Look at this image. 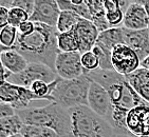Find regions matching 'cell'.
I'll return each mask as SVG.
<instances>
[{
    "mask_svg": "<svg viewBox=\"0 0 149 137\" xmlns=\"http://www.w3.org/2000/svg\"><path fill=\"white\" fill-rule=\"evenodd\" d=\"M60 12L56 0H35L34 11L30 16V20L56 28Z\"/></svg>",
    "mask_w": 149,
    "mask_h": 137,
    "instance_id": "cell-11",
    "label": "cell"
},
{
    "mask_svg": "<svg viewBox=\"0 0 149 137\" xmlns=\"http://www.w3.org/2000/svg\"><path fill=\"white\" fill-rule=\"evenodd\" d=\"M0 59L2 68L9 70L12 74H19L23 72L29 66V61L15 50H6L1 52Z\"/></svg>",
    "mask_w": 149,
    "mask_h": 137,
    "instance_id": "cell-17",
    "label": "cell"
},
{
    "mask_svg": "<svg viewBox=\"0 0 149 137\" xmlns=\"http://www.w3.org/2000/svg\"><path fill=\"white\" fill-rule=\"evenodd\" d=\"M30 20V15L26 11L19 8H12L9 10V24L15 28Z\"/></svg>",
    "mask_w": 149,
    "mask_h": 137,
    "instance_id": "cell-28",
    "label": "cell"
},
{
    "mask_svg": "<svg viewBox=\"0 0 149 137\" xmlns=\"http://www.w3.org/2000/svg\"><path fill=\"white\" fill-rule=\"evenodd\" d=\"M88 107L95 114L109 122L112 113V103L109 93L105 88L92 80L88 94Z\"/></svg>",
    "mask_w": 149,
    "mask_h": 137,
    "instance_id": "cell-10",
    "label": "cell"
},
{
    "mask_svg": "<svg viewBox=\"0 0 149 137\" xmlns=\"http://www.w3.org/2000/svg\"><path fill=\"white\" fill-rule=\"evenodd\" d=\"M92 52L96 55V57L100 60V70H106V71H112L113 70V66H112L111 63V52L97 46V44H95L93 46Z\"/></svg>",
    "mask_w": 149,
    "mask_h": 137,
    "instance_id": "cell-26",
    "label": "cell"
},
{
    "mask_svg": "<svg viewBox=\"0 0 149 137\" xmlns=\"http://www.w3.org/2000/svg\"><path fill=\"white\" fill-rule=\"evenodd\" d=\"M141 137H149V136H141Z\"/></svg>",
    "mask_w": 149,
    "mask_h": 137,
    "instance_id": "cell-37",
    "label": "cell"
},
{
    "mask_svg": "<svg viewBox=\"0 0 149 137\" xmlns=\"http://www.w3.org/2000/svg\"><path fill=\"white\" fill-rule=\"evenodd\" d=\"M57 35L56 28L36 23L35 31L31 35H18L17 41L12 50L19 52L29 63H43L55 71V60L59 53Z\"/></svg>",
    "mask_w": 149,
    "mask_h": 137,
    "instance_id": "cell-2",
    "label": "cell"
},
{
    "mask_svg": "<svg viewBox=\"0 0 149 137\" xmlns=\"http://www.w3.org/2000/svg\"><path fill=\"white\" fill-rule=\"evenodd\" d=\"M80 19L81 17L73 12L61 11L56 24V30L58 33H68L73 31Z\"/></svg>",
    "mask_w": 149,
    "mask_h": 137,
    "instance_id": "cell-22",
    "label": "cell"
},
{
    "mask_svg": "<svg viewBox=\"0 0 149 137\" xmlns=\"http://www.w3.org/2000/svg\"><path fill=\"white\" fill-rule=\"evenodd\" d=\"M124 44H126L144 60L149 56V29L132 31L124 28Z\"/></svg>",
    "mask_w": 149,
    "mask_h": 137,
    "instance_id": "cell-15",
    "label": "cell"
},
{
    "mask_svg": "<svg viewBox=\"0 0 149 137\" xmlns=\"http://www.w3.org/2000/svg\"><path fill=\"white\" fill-rule=\"evenodd\" d=\"M142 4H143L144 9L146 11V14L148 16V19H149V0H145V1H141Z\"/></svg>",
    "mask_w": 149,
    "mask_h": 137,
    "instance_id": "cell-34",
    "label": "cell"
},
{
    "mask_svg": "<svg viewBox=\"0 0 149 137\" xmlns=\"http://www.w3.org/2000/svg\"><path fill=\"white\" fill-rule=\"evenodd\" d=\"M58 6L60 11H70L77 14L84 19L91 20V15H90L89 8L87 6L86 2L84 0H71V1H66V0H58Z\"/></svg>",
    "mask_w": 149,
    "mask_h": 137,
    "instance_id": "cell-21",
    "label": "cell"
},
{
    "mask_svg": "<svg viewBox=\"0 0 149 137\" xmlns=\"http://www.w3.org/2000/svg\"><path fill=\"white\" fill-rule=\"evenodd\" d=\"M10 137H23V136L21 133H19V134H16V135H12V136H10Z\"/></svg>",
    "mask_w": 149,
    "mask_h": 137,
    "instance_id": "cell-35",
    "label": "cell"
},
{
    "mask_svg": "<svg viewBox=\"0 0 149 137\" xmlns=\"http://www.w3.org/2000/svg\"><path fill=\"white\" fill-rule=\"evenodd\" d=\"M24 126L45 127L65 137L69 129V110L52 102L41 108H28L16 111Z\"/></svg>",
    "mask_w": 149,
    "mask_h": 137,
    "instance_id": "cell-4",
    "label": "cell"
},
{
    "mask_svg": "<svg viewBox=\"0 0 149 137\" xmlns=\"http://www.w3.org/2000/svg\"><path fill=\"white\" fill-rule=\"evenodd\" d=\"M35 28H36V23L31 21V20H28L26 22L21 23L17 28L18 35H21V36H29V35H31L32 33L35 31Z\"/></svg>",
    "mask_w": 149,
    "mask_h": 137,
    "instance_id": "cell-30",
    "label": "cell"
},
{
    "mask_svg": "<svg viewBox=\"0 0 149 137\" xmlns=\"http://www.w3.org/2000/svg\"><path fill=\"white\" fill-rule=\"evenodd\" d=\"M24 123L17 115H13L10 117L0 118V137H10L21 133Z\"/></svg>",
    "mask_w": 149,
    "mask_h": 137,
    "instance_id": "cell-20",
    "label": "cell"
},
{
    "mask_svg": "<svg viewBox=\"0 0 149 137\" xmlns=\"http://www.w3.org/2000/svg\"><path fill=\"white\" fill-rule=\"evenodd\" d=\"M81 63H83V66L86 73L87 72L96 71L100 68V60L92 51L81 54Z\"/></svg>",
    "mask_w": 149,
    "mask_h": 137,
    "instance_id": "cell-29",
    "label": "cell"
},
{
    "mask_svg": "<svg viewBox=\"0 0 149 137\" xmlns=\"http://www.w3.org/2000/svg\"><path fill=\"white\" fill-rule=\"evenodd\" d=\"M16 113L17 112L13 107H11L6 102H2V101L0 102V118L10 117V116L16 115Z\"/></svg>",
    "mask_w": 149,
    "mask_h": 137,
    "instance_id": "cell-31",
    "label": "cell"
},
{
    "mask_svg": "<svg viewBox=\"0 0 149 137\" xmlns=\"http://www.w3.org/2000/svg\"><path fill=\"white\" fill-rule=\"evenodd\" d=\"M123 28L132 31L149 29V19L141 1H132L125 12Z\"/></svg>",
    "mask_w": 149,
    "mask_h": 137,
    "instance_id": "cell-14",
    "label": "cell"
},
{
    "mask_svg": "<svg viewBox=\"0 0 149 137\" xmlns=\"http://www.w3.org/2000/svg\"><path fill=\"white\" fill-rule=\"evenodd\" d=\"M21 134L23 137H59L54 130L37 126H24Z\"/></svg>",
    "mask_w": 149,
    "mask_h": 137,
    "instance_id": "cell-25",
    "label": "cell"
},
{
    "mask_svg": "<svg viewBox=\"0 0 149 137\" xmlns=\"http://www.w3.org/2000/svg\"><path fill=\"white\" fill-rule=\"evenodd\" d=\"M126 127L133 137L149 136V106L131 109L127 114Z\"/></svg>",
    "mask_w": 149,
    "mask_h": 137,
    "instance_id": "cell-12",
    "label": "cell"
},
{
    "mask_svg": "<svg viewBox=\"0 0 149 137\" xmlns=\"http://www.w3.org/2000/svg\"><path fill=\"white\" fill-rule=\"evenodd\" d=\"M86 76L92 81L105 88L109 93L112 103V113L109 123L118 136L133 137L127 130L126 117L131 109L139 106H149L147 101L141 97L129 84L125 76L118 74L114 70H96L87 72Z\"/></svg>",
    "mask_w": 149,
    "mask_h": 137,
    "instance_id": "cell-1",
    "label": "cell"
},
{
    "mask_svg": "<svg viewBox=\"0 0 149 137\" xmlns=\"http://www.w3.org/2000/svg\"><path fill=\"white\" fill-rule=\"evenodd\" d=\"M125 78L134 91L149 103V70L140 68Z\"/></svg>",
    "mask_w": 149,
    "mask_h": 137,
    "instance_id": "cell-16",
    "label": "cell"
},
{
    "mask_svg": "<svg viewBox=\"0 0 149 137\" xmlns=\"http://www.w3.org/2000/svg\"><path fill=\"white\" fill-rule=\"evenodd\" d=\"M65 137H118L110 123L89 107L69 109V129Z\"/></svg>",
    "mask_w": 149,
    "mask_h": 137,
    "instance_id": "cell-3",
    "label": "cell"
},
{
    "mask_svg": "<svg viewBox=\"0 0 149 137\" xmlns=\"http://www.w3.org/2000/svg\"><path fill=\"white\" fill-rule=\"evenodd\" d=\"M0 99L16 110L21 111L28 109L30 103L35 100H41L28 88L16 86L9 81H4L0 86Z\"/></svg>",
    "mask_w": 149,
    "mask_h": 137,
    "instance_id": "cell-7",
    "label": "cell"
},
{
    "mask_svg": "<svg viewBox=\"0 0 149 137\" xmlns=\"http://www.w3.org/2000/svg\"><path fill=\"white\" fill-rule=\"evenodd\" d=\"M87 6L89 8L90 15H91V21L94 23V26L97 28L98 32H105L111 29L109 23L106 19V11L104 6V1L100 0H85Z\"/></svg>",
    "mask_w": 149,
    "mask_h": 137,
    "instance_id": "cell-18",
    "label": "cell"
},
{
    "mask_svg": "<svg viewBox=\"0 0 149 137\" xmlns=\"http://www.w3.org/2000/svg\"><path fill=\"white\" fill-rule=\"evenodd\" d=\"M0 6L6 8L8 10L12 8H19L31 16L34 11L35 0H0Z\"/></svg>",
    "mask_w": 149,
    "mask_h": 137,
    "instance_id": "cell-27",
    "label": "cell"
},
{
    "mask_svg": "<svg viewBox=\"0 0 149 137\" xmlns=\"http://www.w3.org/2000/svg\"><path fill=\"white\" fill-rule=\"evenodd\" d=\"M9 24V10L0 6V28L3 29Z\"/></svg>",
    "mask_w": 149,
    "mask_h": 137,
    "instance_id": "cell-32",
    "label": "cell"
},
{
    "mask_svg": "<svg viewBox=\"0 0 149 137\" xmlns=\"http://www.w3.org/2000/svg\"><path fill=\"white\" fill-rule=\"evenodd\" d=\"M90 86L91 79L86 75L72 80L58 78L51 96L54 103L67 110L79 106L88 107Z\"/></svg>",
    "mask_w": 149,
    "mask_h": 137,
    "instance_id": "cell-5",
    "label": "cell"
},
{
    "mask_svg": "<svg viewBox=\"0 0 149 137\" xmlns=\"http://www.w3.org/2000/svg\"><path fill=\"white\" fill-rule=\"evenodd\" d=\"M141 68H146V70H149V56L141 61Z\"/></svg>",
    "mask_w": 149,
    "mask_h": 137,
    "instance_id": "cell-33",
    "label": "cell"
},
{
    "mask_svg": "<svg viewBox=\"0 0 149 137\" xmlns=\"http://www.w3.org/2000/svg\"><path fill=\"white\" fill-rule=\"evenodd\" d=\"M58 79L56 72L50 66L38 62H31L23 72L19 74H12L9 82L16 86L30 89L36 81H45L47 83H52Z\"/></svg>",
    "mask_w": 149,
    "mask_h": 137,
    "instance_id": "cell-6",
    "label": "cell"
},
{
    "mask_svg": "<svg viewBox=\"0 0 149 137\" xmlns=\"http://www.w3.org/2000/svg\"><path fill=\"white\" fill-rule=\"evenodd\" d=\"M118 137H128V136H118Z\"/></svg>",
    "mask_w": 149,
    "mask_h": 137,
    "instance_id": "cell-36",
    "label": "cell"
},
{
    "mask_svg": "<svg viewBox=\"0 0 149 137\" xmlns=\"http://www.w3.org/2000/svg\"><path fill=\"white\" fill-rule=\"evenodd\" d=\"M57 46L59 52H63V53L79 52V46L73 31L68 33H58Z\"/></svg>",
    "mask_w": 149,
    "mask_h": 137,
    "instance_id": "cell-23",
    "label": "cell"
},
{
    "mask_svg": "<svg viewBox=\"0 0 149 137\" xmlns=\"http://www.w3.org/2000/svg\"><path fill=\"white\" fill-rule=\"evenodd\" d=\"M113 70L118 74L127 76L141 68V59L138 54L126 44H118L111 52Z\"/></svg>",
    "mask_w": 149,
    "mask_h": 137,
    "instance_id": "cell-9",
    "label": "cell"
},
{
    "mask_svg": "<svg viewBox=\"0 0 149 137\" xmlns=\"http://www.w3.org/2000/svg\"><path fill=\"white\" fill-rule=\"evenodd\" d=\"M73 33L79 46L80 54L92 51L100 36V32L97 28L94 26V23L91 20L84 19V18H81L79 22L76 24L73 30Z\"/></svg>",
    "mask_w": 149,
    "mask_h": 137,
    "instance_id": "cell-13",
    "label": "cell"
},
{
    "mask_svg": "<svg viewBox=\"0 0 149 137\" xmlns=\"http://www.w3.org/2000/svg\"><path fill=\"white\" fill-rule=\"evenodd\" d=\"M18 38V30L15 26L8 24L0 31V43H1V52L6 50H12Z\"/></svg>",
    "mask_w": 149,
    "mask_h": 137,
    "instance_id": "cell-24",
    "label": "cell"
},
{
    "mask_svg": "<svg viewBox=\"0 0 149 137\" xmlns=\"http://www.w3.org/2000/svg\"><path fill=\"white\" fill-rule=\"evenodd\" d=\"M55 72L61 79L72 80L81 77L86 71L81 63L79 52H59L55 60Z\"/></svg>",
    "mask_w": 149,
    "mask_h": 137,
    "instance_id": "cell-8",
    "label": "cell"
},
{
    "mask_svg": "<svg viewBox=\"0 0 149 137\" xmlns=\"http://www.w3.org/2000/svg\"><path fill=\"white\" fill-rule=\"evenodd\" d=\"M95 44L112 52L113 48L118 44H124V28H111L100 33Z\"/></svg>",
    "mask_w": 149,
    "mask_h": 137,
    "instance_id": "cell-19",
    "label": "cell"
}]
</instances>
